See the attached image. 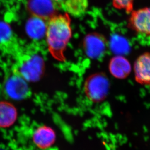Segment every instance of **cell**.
<instances>
[{
    "label": "cell",
    "mask_w": 150,
    "mask_h": 150,
    "mask_svg": "<svg viewBox=\"0 0 150 150\" xmlns=\"http://www.w3.org/2000/svg\"><path fill=\"white\" fill-rule=\"evenodd\" d=\"M108 45L105 37L102 34L93 32L85 36L83 47L85 54L89 58L96 59L105 54Z\"/></svg>",
    "instance_id": "obj_4"
},
{
    "label": "cell",
    "mask_w": 150,
    "mask_h": 150,
    "mask_svg": "<svg viewBox=\"0 0 150 150\" xmlns=\"http://www.w3.org/2000/svg\"><path fill=\"white\" fill-rule=\"evenodd\" d=\"M47 25L44 20L33 16L26 23V31L31 38L40 40L46 35Z\"/></svg>",
    "instance_id": "obj_12"
},
{
    "label": "cell",
    "mask_w": 150,
    "mask_h": 150,
    "mask_svg": "<svg viewBox=\"0 0 150 150\" xmlns=\"http://www.w3.org/2000/svg\"><path fill=\"white\" fill-rule=\"evenodd\" d=\"M110 47L112 51L118 55H122L129 51V45L127 41L119 35H115L112 37L111 40Z\"/></svg>",
    "instance_id": "obj_14"
},
{
    "label": "cell",
    "mask_w": 150,
    "mask_h": 150,
    "mask_svg": "<svg viewBox=\"0 0 150 150\" xmlns=\"http://www.w3.org/2000/svg\"><path fill=\"white\" fill-rule=\"evenodd\" d=\"M54 1H63V0H54Z\"/></svg>",
    "instance_id": "obj_17"
},
{
    "label": "cell",
    "mask_w": 150,
    "mask_h": 150,
    "mask_svg": "<svg viewBox=\"0 0 150 150\" xmlns=\"http://www.w3.org/2000/svg\"><path fill=\"white\" fill-rule=\"evenodd\" d=\"M46 35L51 55L58 61H65L64 52L72 35L69 14H57L50 18L47 24Z\"/></svg>",
    "instance_id": "obj_1"
},
{
    "label": "cell",
    "mask_w": 150,
    "mask_h": 150,
    "mask_svg": "<svg viewBox=\"0 0 150 150\" xmlns=\"http://www.w3.org/2000/svg\"><path fill=\"white\" fill-rule=\"evenodd\" d=\"M18 69V74L28 82H37L44 74V60L38 54L24 55L20 60Z\"/></svg>",
    "instance_id": "obj_3"
},
{
    "label": "cell",
    "mask_w": 150,
    "mask_h": 150,
    "mask_svg": "<svg viewBox=\"0 0 150 150\" xmlns=\"http://www.w3.org/2000/svg\"><path fill=\"white\" fill-rule=\"evenodd\" d=\"M62 1L68 14L74 16L82 14L88 5V0H63Z\"/></svg>",
    "instance_id": "obj_13"
},
{
    "label": "cell",
    "mask_w": 150,
    "mask_h": 150,
    "mask_svg": "<svg viewBox=\"0 0 150 150\" xmlns=\"http://www.w3.org/2000/svg\"><path fill=\"white\" fill-rule=\"evenodd\" d=\"M28 82L19 74L12 75L6 81L4 90L7 96L15 100H22L28 96L30 91Z\"/></svg>",
    "instance_id": "obj_5"
},
{
    "label": "cell",
    "mask_w": 150,
    "mask_h": 150,
    "mask_svg": "<svg viewBox=\"0 0 150 150\" xmlns=\"http://www.w3.org/2000/svg\"><path fill=\"white\" fill-rule=\"evenodd\" d=\"M108 68L111 74L118 79H125L127 78L132 69L129 60L122 55H120L111 59Z\"/></svg>",
    "instance_id": "obj_10"
},
{
    "label": "cell",
    "mask_w": 150,
    "mask_h": 150,
    "mask_svg": "<svg viewBox=\"0 0 150 150\" xmlns=\"http://www.w3.org/2000/svg\"><path fill=\"white\" fill-rule=\"evenodd\" d=\"M12 35L11 29L6 23L0 21V43H4L8 41Z\"/></svg>",
    "instance_id": "obj_16"
},
{
    "label": "cell",
    "mask_w": 150,
    "mask_h": 150,
    "mask_svg": "<svg viewBox=\"0 0 150 150\" xmlns=\"http://www.w3.org/2000/svg\"><path fill=\"white\" fill-rule=\"evenodd\" d=\"M18 112L15 106L9 102L0 101V128L11 126L16 122Z\"/></svg>",
    "instance_id": "obj_11"
},
{
    "label": "cell",
    "mask_w": 150,
    "mask_h": 150,
    "mask_svg": "<svg viewBox=\"0 0 150 150\" xmlns=\"http://www.w3.org/2000/svg\"><path fill=\"white\" fill-rule=\"evenodd\" d=\"M57 136L54 129L42 125L35 129L32 136L33 142L37 147L42 150L48 149L54 145Z\"/></svg>",
    "instance_id": "obj_9"
},
{
    "label": "cell",
    "mask_w": 150,
    "mask_h": 150,
    "mask_svg": "<svg viewBox=\"0 0 150 150\" xmlns=\"http://www.w3.org/2000/svg\"><path fill=\"white\" fill-rule=\"evenodd\" d=\"M134 0H112L114 7L118 9H123L128 14L133 10Z\"/></svg>",
    "instance_id": "obj_15"
},
{
    "label": "cell",
    "mask_w": 150,
    "mask_h": 150,
    "mask_svg": "<svg viewBox=\"0 0 150 150\" xmlns=\"http://www.w3.org/2000/svg\"><path fill=\"white\" fill-rule=\"evenodd\" d=\"M27 8L33 16L44 21L49 20L57 14L54 0H29Z\"/></svg>",
    "instance_id": "obj_7"
},
{
    "label": "cell",
    "mask_w": 150,
    "mask_h": 150,
    "mask_svg": "<svg viewBox=\"0 0 150 150\" xmlns=\"http://www.w3.org/2000/svg\"><path fill=\"white\" fill-rule=\"evenodd\" d=\"M134 78L137 83L150 87V52L137 57L134 65Z\"/></svg>",
    "instance_id": "obj_8"
},
{
    "label": "cell",
    "mask_w": 150,
    "mask_h": 150,
    "mask_svg": "<svg viewBox=\"0 0 150 150\" xmlns=\"http://www.w3.org/2000/svg\"><path fill=\"white\" fill-rule=\"evenodd\" d=\"M130 13L127 27L136 33L150 38V7L133 10Z\"/></svg>",
    "instance_id": "obj_6"
},
{
    "label": "cell",
    "mask_w": 150,
    "mask_h": 150,
    "mask_svg": "<svg viewBox=\"0 0 150 150\" xmlns=\"http://www.w3.org/2000/svg\"><path fill=\"white\" fill-rule=\"evenodd\" d=\"M110 88L109 78L103 72L91 74L86 79L83 84L85 95L94 103H100L106 99Z\"/></svg>",
    "instance_id": "obj_2"
}]
</instances>
